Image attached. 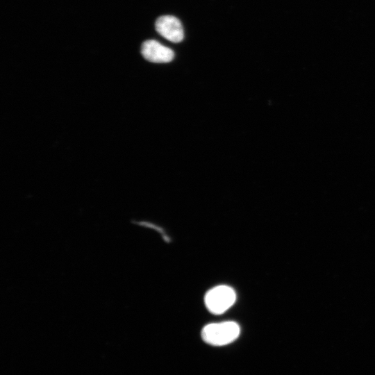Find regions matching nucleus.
Listing matches in <instances>:
<instances>
[{"instance_id":"nucleus-1","label":"nucleus","mask_w":375,"mask_h":375,"mask_svg":"<svg viewBox=\"0 0 375 375\" xmlns=\"http://www.w3.org/2000/svg\"><path fill=\"white\" fill-rule=\"evenodd\" d=\"M240 333V328L236 322L227 321L207 324L201 331V337L209 344L223 346L235 340Z\"/></svg>"},{"instance_id":"nucleus-2","label":"nucleus","mask_w":375,"mask_h":375,"mask_svg":"<svg viewBox=\"0 0 375 375\" xmlns=\"http://www.w3.org/2000/svg\"><path fill=\"white\" fill-rule=\"evenodd\" d=\"M236 300L234 290L226 285L210 289L205 295L204 302L207 309L215 315H220L229 309Z\"/></svg>"},{"instance_id":"nucleus-3","label":"nucleus","mask_w":375,"mask_h":375,"mask_svg":"<svg viewBox=\"0 0 375 375\" xmlns=\"http://www.w3.org/2000/svg\"><path fill=\"white\" fill-rule=\"evenodd\" d=\"M157 32L167 40L178 43L184 38V32L180 20L172 15L159 17L155 24Z\"/></svg>"},{"instance_id":"nucleus-4","label":"nucleus","mask_w":375,"mask_h":375,"mask_svg":"<svg viewBox=\"0 0 375 375\" xmlns=\"http://www.w3.org/2000/svg\"><path fill=\"white\" fill-rule=\"evenodd\" d=\"M141 53L147 60L156 63L169 62L174 58L173 50L154 40L142 43Z\"/></svg>"}]
</instances>
